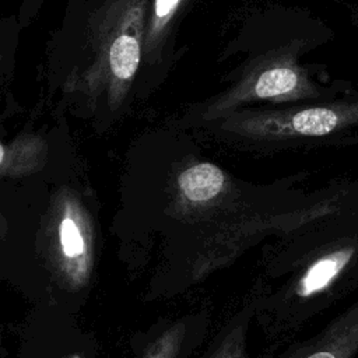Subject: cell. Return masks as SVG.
Wrapping results in <instances>:
<instances>
[{
    "instance_id": "obj_1",
    "label": "cell",
    "mask_w": 358,
    "mask_h": 358,
    "mask_svg": "<svg viewBox=\"0 0 358 358\" xmlns=\"http://www.w3.org/2000/svg\"><path fill=\"white\" fill-rule=\"evenodd\" d=\"M262 263L255 320L280 344L358 289V197L266 243Z\"/></svg>"
},
{
    "instance_id": "obj_2",
    "label": "cell",
    "mask_w": 358,
    "mask_h": 358,
    "mask_svg": "<svg viewBox=\"0 0 358 358\" xmlns=\"http://www.w3.org/2000/svg\"><path fill=\"white\" fill-rule=\"evenodd\" d=\"M147 0H109L91 24L94 62L78 77L91 95L106 94L117 105L140 66L145 36Z\"/></svg>"
},
{
    "instance_id": "obj_3",
    "label": "cell",
    "mask_w": 358,
    "mask_h": 358,
    "mask_svg": "<svg viewBox=\"0 0 358 358\" xmlns=\"http://www.w3.org/2000/svg\"><path fill=\"white\" fill-rule=\"evenodd\" d=\"M358 126V101L231 113L222 129L263 148L327 140Z\"/></svg>"
},
{
    "instance_id": "obj_4",
    "label": "cell",
    "mask_w": 358,
    "mask_h": 358,
    "mask_svg": "<svg viewBox=\"0 0 358 358\" xmlns=\"http://www.w3.org/2000/svg\"><path fill=\"white\" fill-rule=\"evenodd\" d=\"M312 96H317V91L305 70L291 55H275L262 59L208 112L220 116L248 102H289Z\"/></svg>"
},
{
    "instance_id": "obj_5",
    "label": "cell",
    "mask_w": 358,
    "mask_h": 358,
    "mask_svg": "<svg viewBox=\"0 0 358 358\" xmlns=\"http://www.w3.org/2000/svg\"><path fill=\"white\" fill-rule=\"evenodd\" d=\"M358 357V298L334 316L315 336L289 344L262 358H357Z\"/></svg>"
},
{
    "instance_id": "obj_6",
    "label": "cell",
    "mask_w": 358,
    "mask_h": 358,
    "mask_svg": "<svg viewBox=\"0 0 358 358\" xmlns=\"http://www.w3.org/2000/svg\"><path fill=\"white\" fill-rule=\"evenodd\" d=\"M229 176L215 164L199 162L185 169L179 176L182 194L192 203H203L222 192Z\"/></svg>"
},
{
    "instance_id": "obj_7",
    "label": "cell",
    "mask_w": 358,
    "mask_h": 358,
    "mask_svg": "<svg viewBox=\"0 0 358 358\" xmlns=\"http://www.w3.org/2000/svg\"><path fill=\"white\" fill-rule=\"evenodd\" d=\"M183 1L185 0H152L143 45V53L148 62H154L158 57L169 24Z\"/></svg>"
},
{
    "instance_id": "obj_8",
    "label": "cell",
    "mask_w": 358,
    "mask_h": 358,
    "mask_svg": "<svg viewBox=\"0 0 358 358\" xmlns=\"http://www.w3.org/2000/svg\"><path fill=\"white\" fill-rule=\"evenodd\" d=\"M253 320L255 306L253 302H250L239 312L234 323L227 329L213 358H249L246 351V334L249 324Z\"/></svg>"
},
{
    "instance_id": "obj_9",
    "label": "cell",
    "mask_w": 358,
    "mask_h": 358,
    "mask_svg": "<svg viewBox=\"0 0 358 358\" xmlns=\"http://www.w3.org/2000/svg\"><path fill=\"white\" fill-rule=\"evenodd\" d=\"M60 241H62V248L67 256L73 257L83 253V249H84L83 236L80 234L77 224L70 217H66L60 224Z\"/></svg>"
},
{
    "instance_id": "obj_10",
    "label": "cell",
    "mask_w": 358,
    "mask_h": 358,
    "mask_svg": "<svg viewBox=\"0 0 358 358\" xmlns=\"http://www.w3.org/2000/svg\"><path fill=\"white\" fill-rule=\"evenodd\" d=\"M4 155H6V148H4V145L0 143V165H1V162H3V159H4Z\"/></svg>"
}]
</instances>
